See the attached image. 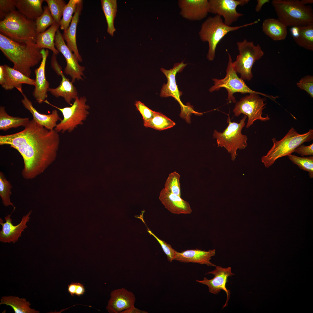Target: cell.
<instances>
[{"label":"cell","instance_id":"obj_1","mask_svg":"<svg viewBox=\"0 0 313 313\" xmlns=\"http://www.w3.org/2000/svg\"><path fill=\"white\" fill-rule=\"evenodd\" d=\"M59 143L58 132L48 130L33 119L21 131L0 135V145H9L22 156L24 168L21 174L28 180L43 173L54 160Z\"/></svg>","mask_w":313,"mask_h":313},{"label":"cell","instance_id":"obj_2","mask_svg":"<svg viewBox=\"0 0 313 313\" xmlns=\"http://www.w3.org/2000/svg\"><path fill=\"white\" fill-rule=\"evenodd\" d=\"M0 49L13 64V68L30 78L31 68L41 61L42 49L35 43L12 40L0 34Z\"/></svg>","mask_w":313,"mask_h":313},{"label":"cell","instance_id":"obj_3","mask_svg":"<svg viewBox=\"0 0 313 313\" xmlns=\"http://www.w3.org/2000/svg\"><path fill=\"white\" fill-rule=\"evenodd\" d=\"M277 19L287 27L313 25V11L299 0H273Z\"/></svg>","mask_w":313,"mask_h":313},{"label":"cell","instance_id":"obj_4","mask_svg":"<svg viewBox=\"0 0 313 313\" xmlns=\"http://www.w3.org/2000/svg\"><path fill=\"white\" fill-rule=\"evenodd\" d=\"M35 21L28 19L16 10L0 22L1 34L14 41L36 42Z\"/></svg>","mask_w":313,"mask_h":313},{"label":"cell","instance_id":"obj_5","mask_svg":"<svg viewBox=\"0 0 313 313\" xmlns=\"http://www.w3.org/2000/svg\"><path fill=\"white\" fill-rule=\"evenodd\" d=\"M256 21L239 26H231L225 24L221 17L218 15L208 17L201 24L199 35L201 40L207 42L209 49L207 59L212 61L215 56L217 46L222 38L229 32L257 23Z\"/></svg>","mask_w":313,"mask_h":313},{"label":"cell","instance_id":"obj_6","mask_svg":"<svg viewBox=\"0 0 313 313\" xmlns=\"http://www.w3.org/2000/svg\"><path fill=\"white\" fill-rule=\"evenodd\" d=\"M313 139V130L310 129L304 134H299L292 128L281 140L272 139L273 145L265 155L261 158L265 167L268 168L279 158L291 154L298 146Z\"/></svg>","mask_w":313,"mask_h":313},{"label":"cell","instance_id":"obj_7","mask_svg":"<svg viewBox=\"0 0 313 313\" xmlns=\"http://www.w3.org/2000/svg\"><path fill=\"white\" fill-rule=\"evenodd\" d=\"M227 52L229 58L226 75L224 78L221 79L212 78L214 85L209 89V92H212L218 91L222 88H225L228 92L227 99L229 103H236L235 97L233 95L236 92H239L242 94H256L275 101L278 97V96L274 97L253 90L247 85L243 79L239 77L234 67L232 57L227 51Z\"/></svg>","mask_w":313,"mask_h":313},{"label":"cell","instance_id":"obj_8","mask_svg":"<svg viewBox=\"0 0 313 313\" xmlns=\"http://www.w3.org/2000/svg\"><path fill=\"white\" fill-rule=\"evenodd\" d=\"M247 117L244 115L239 123L231 122L229 115L227 122L228 125L222 132L215 130L213 133L214 138L216 139L218 147H224L231 153L233 160L237 154L238 149H244L247 145V137L242 134L241 131L245 125Z\"/></svg>","mask_w":313,"mask_h":313},{"label":"cell","instance_id":"obj_9","mask_svg":"<svg viewBox=\"0 0 313 313\" xmlns=\"http://www.w3.org/2000/svg\"><path fill=\"white\" fill-rule=\"evenodd\" d=\"M236 44L239 54L233 62L234 67L237 73L240 74L241 78L249 81L253 77L252 67L263 55L264 52L259 44L255 45L253 42L246 39L237 42Z\"/></svg>","mask_w":313,"mask_h":313},{"label":"cell","instance_id":"obj_10","mask_svg":"<svg viewBox=\"0 0 313 313\" xmlns=\"http://www.w3.org/2000/svg\"><path fill=\"white\" fill-rule=\"evenodd\" d=\"M85 97L77 96L70 107L59 108L50 103L46 99L43 102L57 108L62 113L63 118L57 124L54 130L57 132H70L79 125H82L89 114L90 108L86 104Z\"/></svg>","mask_w":313,"mask_h":313},{"label":"cell","instance_id":"obj_11","mask_svg":"<svg viewBox=\"0 0 313 313\" xmlns=\"http://www.w3.org/2000/svg\"><path fill=\"white\" fill-rule=\"evenodd\" d=\"M259 95L251 93L242 97L236 102L233 110L236 116L238 117L243 114L248 117L246 125L247 128H249L256 120L265 121L270 119L268 115L265 117L262 116L263 110L265 107L266 103L264 102L266 99L260 97Z\"/></svg>","mask_w":313,"mask_h":313},{"label":"cell","instance_id":"obj_12","mask_svg":"<svg viewBox=\"0 0 313 313\" xmlns=\"http://www.w3.org/2000/svg\"><path fill=\"white\" fill-rule=\"evenodd\" d=\"M209 13L223 17L224 23L230 26L243 14L237 12L238 6H243L249 0H209Z\"/></svg>","mask_w":313,"mask_h":313},{"label":"cell","instance_id":"obj_13","mask_svg":"<svg viewBox=\"0 0 313 313\" xmlns=\"http://www.w3.org/2000/svg\"><path fill=\"white\" fill-rule=\"evenodd\" d=\"M54 45L59 52L61 53L65 59L66 65L64 72L71 77L72 82H74L76 79L83 80L82 76H84L83 72L85 67L79 64L77 57L65 44L59 29L55 34Z\"/></svg>","mask_w":313,"mask_h":313},{"label":"cell","instance_id":"obj_14","mask_svg":"<svg viewBox=\"0 0 313 313\" xmlns=\"http://www.w3.org/2000/svg\"><path fill=\"white\" fill-rule=\"evenodd\" d=\"M215 269L212 271L208 272L205 274H212L214 275V277L208 279L205 277L202 280H196V282L207 285L210 292L214 294H218L221 291L223 290L227 295L226 300L223 308L228 305V302L230 299V292L226 287V284L229 277L234 275L231 271V267H228L223 268L221 266L215 265Z\"/></svg>","mask_w":313,"mask_h":313},{"label":"cell","instance_id":"obj_15","mask_svg":"<svg viewBox=\"0 0 313 313\" xmlns=\"http://www.w3.org/2000/svg\"><path fill=\"white\" fill-rule=\"evenodd\" d=\"M0 84L5 90H11L16 88L21 94L23 93V84L34 86L35 81V79L5 64L0 66Z\"/></svg>","mask_w":313,"mask_h":313},{"label":"cell","instance_id":"obj_16","mask_svg":"<svg viewBox=\"0 0 313 313\" xmlns=\"http://www.w3.org/2000/svg\"><path fill=\"white\" fill-rule=\"evenodd\" d=\"M15 209H13L10 214H8L5 217V222H3L1 218L0 219V224L2 226L1 230L0 231V241L2 242H12L14 243L18 240L19 238L21 236L22 232L27 227L26 224L29 221L32 211L30 210L26 215L23 216L20 222L15 225L12 223L11 216Z\"/></svg>","mask_w":313,"mask_h":313},{"label":"cell","instance_id":"obj_17","mask_svg":"<svg viewBox=\"0 0 313 313\" xmlns=\"http://www.w3.org/2000/svg\"><path fill=\"white\" fill-rule=\"evenodd\" d=\"M56 55L54 54L52 55L51 66L59 75L61 76L62 80L58 87L54 88H49L48 91L56 97H63L67 103L72 105L71 102L72 99H75L78 96V93L72 83L64 75L61 67L57 62Z\"/></svg>","mask_w":313,"mask_h":313},{"label":"cell","instance_id":"obj_18","mask_svg":"<svg viewBox=\"0 0 313 313\" xmlns=\"http://www.w3.org/2000/svg\"><path fill=\"white\" fill-rule=\"evenodd\" d=\"M178 4L180 15L190 21L201 20L209 13L208 0H179Z\"/></svg>","mask_w":313,"mask_h":313},{"label":"cell","instance_id":"obj_19","mask_svg":"<svg viewBox=\"0 0 313 313\" xmlns=\"http://www.w3.org/2000/svg\"><path fill=\"white\" fill-rule=\"evenodd\" d=\"M136 297L132 292L125 288L114 290L110 293L106 309L109 313H121L134 306Z\"/></svg>","mask_w":313,"mask_h":313},{"label":"cell","instance_id":"obj_20","mask_svg":"<svg viewBox=\"0 0 313 313\" xmlns=\"http://www.w3.org/2000/svg\"><path fill=\"white\" fill-rule=\"evenodd\" d=\"M187 65L183 62L175 63L173 68L169 70L165 69L163 68L161 69V71L165 75L167 79L166 84H164L162 88L160 93V96L161 97H171L175 99L179 103L183 110L186 108L181 102L180 96L181 94L177 87L176 84L175 76L176 73L182 71Z\"/></svg>","mask_w":313,"mask_h":313},{"label":"cell","instance_id":"obj_21","mask_svg":"<svg viewBox=\"0 0 313 313\" xmlns=\"http://www.w3.org/2000/svg\"><path fill=\"white\" fill-rule=\"evenodd\" d=\"M42 58L39 67L35 69V88L32 95L37 101L41 103L48 97L47 92L49 88V83L46 79L45 68L47 59L49 54L48 50L42 49L41 51Z\"/></svg>","mask_w":313,"mask_h":313},{"label":"cell","instance_id":"obj_22","mask_svg":"<svg viewBox=\"0 0 313 313\" xmlns=\"http://www.w3.org/2000/svg\"><path fill=\"white\" fill-rule=\"evenodd\" d=\"M159 198L165 207L172 214H189L192 212L188 202L181 196L168 192L164 188L160 192Z\"/></svg>","mask_w":313,"mask_h":313},{"label":"cell","instance_id":"obj_23","mask_svg":"<svg viewBox=\"0 0 313 313\" xmlns=\"http://www.w3.org/2000/svg\"><path fill=\"white\" fill-rule=\"evenodd\" d=\"M215 254L214 249L208 251L198 249L187 250L181 252L176 251L174 260L181 262L195 263L214 266L215 265L211 262L210 260Z\"/></svg>","mask_w":313,"mask_h":313},{"label":"cell","instance_id":"obj_24","mask_svg":"<svg viewBox=\"0 0 313 313\" xmlns=\"http://www.w3.org/2000/svg\"><path fill=\"white\" fill-rule=\"evenodd\" d=\"M21 94L23 98L21 100V102L24 107L32 114L33 119L48 130L54 129L57 124V122L59 120H61L58 111L56 110H54L51 114H48L40 113L33 107L32 102L25 94L23 93Z\"/></svg>","mask_w":313,"mask_h":313},{"label":"cell","instance_id":"obj_25","mask_svg":"<svg viewBox=\"0 0 313 313\" xmlns=\"http://www.w3.org/2000/svg\"><path fill=\"white\" fill-rule=\"evenodd\" d=\"M83 1L81 0L77 5L70 26L67 29L64 30L62 34L63 38L66 42L67 46L72 52H73L80 62H81L82 59L77 48L76 34L77 25L83 9Z\"/></svg>","mask_w":313,"mask_h":313},{"label":"cell","instance_id":"obj_26","mask_svg":"<svg viewBox=\"0 0 313 313\" xmlns=\"http://www.w3.org/2000/svg\"><path fill=\"white\" fill-rule=\"evenodd\" d=\"M290 31L296 44L300 47L313 50V25L291 27Z\"/></svg>","mask_w":313,"mask_h":313},{"label":"cell","instance_id":"obj_27","mask_svg":"<svg viewBox=\"0 0 313 313\" xmlns=\"http://www.w3.org/2000/svg\"><path fill=\"white\" fill-rule=\"evenodd\" d=\"M287 27L277 19L269 18L264 20L262 25L263 32L272 40L285 39L287 34Z\"/></svg>","mask_w":313,"mask_h":313},{"label":"cell","instance_id":"obj_28","mask_svg":"<svg viewBox=\"0 0 313 313\" xmlns=\"http://www.w3.org/2000/svg\"><path fill=\"white\" fill-rule=\"evenodd\" d=\"M43 0H16L18 10L27 18L34 20L43 13Z\"/></svg>","mask_w":313,"mask_h":313},{"label":"cell","instance_id":"obj_29","mask_svg":"<svg viewBox=\"0 0 313 313\" xmlns=\"http://www.w3.org/2000/svg\"><path fill=\"white\" fill-rule=\"evenodd\" d=\"M59 27L55 23L44 32L37 34L35 42L37 46L41 49H48L52 51L53 54H58L59 52L55 48L54 38Z\"/></svg>","mask_w":313,"mask_h":313},{"label":"cell","instance_id":"obj_30","mask_svg":"<svg viewBox=\"0 0 313 313\" xmlns=\"http://www.w3.org/2000/svg\"><path fill=\"white\" fill-rule=\"evenodd\" d=\"M0 305L5 304L11 307L15 313H39V311L30 308L31 304L25 298L10 296H3Z\"/></svg>","mask_w":313,"mask_h":313},{"label":"cell","instance_id":"obj_31","mask_svg":"<svg viewBox=\"0 0 313 313\" xmlns=\"http://www.w3.org/2000/svg\"><path fill=\"white\" fill-rule=\"evenodd\" d=\"M28 118H21L9 115L4 106H0V130L6 131L12 128L25 127L29 121Z\"/></svg>","mask_w":313,"mask_h":313},{"label":"cell","instance_id":"obj_32","mask_svg":"<svg viewBox=\"0 0 313 313\" xmlns=\"http://www.w3.org/2000/svg\"><path fill=\"white\" fill-rule=\"evenodd\" d=\"M102 9L105 17L107 24V32L112 36L116 30L114 21L117 12L116 0H101Z\"/></svg>","mask_w":313,"mask_h":313},{"label":"cell","instance_id":"obj_33","mask_svg":"<svg viewBox=\"0 0 313 313\" xmlns=\"http://www.w3.org/2000/svg\"><path fill=\"white\" fill-rule=\"evenodd\" d=\"M144 126L159 130H162L173 127L175 123L162 114L155 112L150 120L143 122Z\"/></svg>","mask_w":313,"mask_h":313},{"label":"cell","instance_id":"obj_34","mask_svg":"<svg viewBox=\"0 0 313 313\" xmlns=\"http://www.w3.org/2000/svg\"><path fill=\"white\" fill-rule=\"evenodd\" d=\"M81 0H70L65 8L63 17L60 21V27L61 29L65 30L69 26L71 21L72 15L75 13L77 5Z\"/></svg>","mask_w":313,"mask_h":313},{"label":"cell","instance_id":"obj_35","mask_svg":"<svg viewBox=\"0 0 313 313\" xmlns=\"http://www.w3.org/2000/svg\"><path fill=\"white\" fill-rule=\"evenodd\" d=\"M43 9L42 14L35 20L37 34L44 32L48 27L55 23L48 6H44Z\"/></svg>","mask_w":313,"mask_h":313},{"label":"cell","instance_id":"obj_36","mask_svg":"<svg viewBox=\"0 0 313 313\" xmlns=\"http://www.w3.org/2000/svg\"><path fill=\"white\" fill-rule=\"evenodd\" d=\"M55 23L60 26L61 18L66 4L63 0H45Z\"/></svg>","mask_w":313,"mask_h":313},{"label":"cell","instance_id":"obj_37","mask_svg":"<svg viewBox=\"0 0 313 313\" xmlns=\"http://www.w3.org/2000/svg\"><path fill=\"white\" fill-rule=\"evenodd\" d=\"M287 156L289 159L300 169L308 172L310 178H313V156L301 157L291 154Z\"/></svg>","mask_w":313,"mask_h":313},{"label":"cell","instance_id":"obj_38","mask_svg":"<svg viewBox=\"0 0 313 313\" xmlns=\"http://www.w3.org/2000/svg\"><path fill=\"white\" fill-rule=\"evenodd\" d=\"M12 186L10 183L6 179L3 172H0V196L3 204L5 206H12L14 209H15V207L11 202L10 199V196L12 194Z\"/></svg>","mask_w":313,"mask_h":313},{"label":"cell","instance_id":"obj_39","mask_svg":"<svg viewBox=\"0 0 313 313\" xmlns=\"http://www.w3.org/2000/svg\"><path fill=\"white\" fill-rule=\"evenodd\" d=\"M180 174L176 171L169 174L166 180L164 188L168 192L181 196Z\"/></svg>","mask_w":313,"mask_h":313},{"label":"cell","instance_id":"obj_40","mask_svg":"<svg viewBox=\"0 0 313 313\" xmlns=\"http://www.w3.org/2000/svg\"><path fill=\"white\" fill-rule=\"evenodd\" d=\"M16 0H0V18L3 20L8 15L16 10Z\"/></svg>","mask_w":313,"mask_h":313},{"label":"cell","instance_id":"obj_41","mask_svg":"<svg viewBox=\"0 0 313 313\" xmlns=\"http://www.w3.org/2000/svg\"><path fill=\"white\" fill-rule=\"evenodd\" d=\"M147 231L158 242L163 251L166 255L168 260L170 262H172L174 259L176 251L172 248L170 244L158 238L148 228Z\"/></svg>","mask_w":313,"mask_h":313},{"label":"cell","instance_id":"obj_42","mask_svg":"<svg viewBox=\"0 0 313 313\" xmlns=\"http://www.w3.org/2000/svg\"><path fill=\"white\" fill-rule=\"evenodd\" d=\"M297 85L301 90H305L311 97H313V77L305 76L297 83Z\"/></svg>","mask_w":313,"mask_h":313},{"label":"cell","instance_id":"obj_43","mask_svg":"<svg viewBox=\"0 0 313 313\" xmlns=\"http://www.w3.org/2000/svg\"><path fill=\"white\" fill-rule=\"evenodd\" d=\"M135 105L137 110L142 115L143 122L150 120L153 117L155 111L149 108L144 103L138 101L135 102Z\"/></svg>","mask_w":313,"mask_h":313},{"label":"cell","instance_id":"obj_44","mask_svg":"<svg viewBox=\"0 0 313 313\" xmlns=\"http://www.w3.org/2000/svg\"><path fill=\"white\" fill-rule=\"evenodd\" d=\"M294 152L300 154L301 156L313 155V144L308 146L302 144L297 147Z\"/></svg>","mask_w":313,"mask_h":313},{"label":"cell","instance_id":"obj_45","mask_svg":"<svg viewBox=\"0 0 313 313\" xmlns=\"http://www.w3.org/2000/svg\"><path fill=\"white\" fill-rule=\"evenodd\" d=\"M148 312L140 310L137 308L134 307L133 306L128 309L122 312L121 313H147Z\"/></svg>","mask_w":313,"mask_h":313},{"label":"cell","instance_id":"obj_46","mask_svg":"<svg viewBox=\"0 0 313 313\" xmlns=\"http://www.w3.org/2000/svg\"><path fill=\"white\" fill-rule=\"evenodd\" d=\"M85 291V288L83 284L77 283L75 295L79 296H80L84 294Z\"/></svg>","mask_w":313,"mask_h":313},{"label":"cell","instance_id":"obj_47","mask_svg":"<svg viewBox=\"0 0 313 313\" xmlns=\"http://www.w3.org/2000/svg\"><path fill=\"white\" fill-rule=\"evenodd\" d=\"M77 284V282H72L68 286V292L72 296H74L75 295Z\"/></svg>","mask_w":313,"mask_h":313},{"label":"cell","instance_id":"obj_48","mask_svg":"<svg viewBox=\"0 0 313 313\" xmlns=\"http://www.w3.org/2000/svg\"><path fill=\"white\" fill-rule=\"evenodd\" d=\"M270 1L269 0H257V4L256 6L255 10L256 12H260L262 8V6L265 3H269Z\"/></svg>","mask_w":313,"mask_h":313},{"label":"cell","instance_id":"obj_49","mask_svg":"<svg viewBox=\"0 0 313 313\" xmlns=\"http://www.w3.org/2000/svg\"><path fill=\"white\" fill-rule=\"evenodd\" d=\"M301 3L304 5L307 4H312L313 3V0H301Z\"/></svg>","mask_w":313,"mask_h":313}]
</instances>
